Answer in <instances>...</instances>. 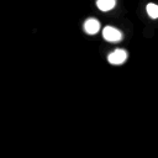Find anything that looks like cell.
<instances>
[{"label": "cell", "mask_w": 158, "mask_h": 158, "mask_svg": "<svg viewBox=\"0 0 158 158\" xmlns=\"http://www.w3.org/2000/svg\"><path fill=\"white\" fill-rule=\"evenodd\" d=\"M115 5H116V0H98L96 1V6L101 11H109L114 9Z\"/></svg>", "instance_id": "cell-4"}, {"label": "cell", "mask_w": 158, "mask_h": 158, "mask_svg": "<svg viewBox=\"0 0 158 158\" xmlns=\"http://www.w3.org/2000/svg\"><path fill=\"white\" fill-rule=\"evenodd\" d=\"M102 37L109 42H118L122 38V33L115 27L106 26L102 30Z\"/></svg>", "instance_id": "cell-1"}, {"label": "cell", "mask_w": 158, "mask_h": 158, "mask_svg": "<svg viewBox=\"0 0 158 158\" xmlns=\"http://www.w3.org/2000/svg\"><path fill=\"white\" fill-rule=\"evenodd\" d=\"M100 30V23L96 19H88L84 23V31L88 35H95Z\"/></svg>", "instance_id": "cell-3"}, {"label": "cell", "mask_w": 158, "mask_h": 158, "mask_svg": "<svg viewBox=\"0 0 158 158\" xmlns=\"http://www.w3.org/2000/svg\"><path fill=\"white\" fill-rule=\"evenodd\" d=\"M146 10H147V14H148L152 19H158V5L151 2V4L147 5Z\"/></svg>", "instance_id": "cell-5"}, {"label": "cell", "mask_w": 158, "mask_h": 158, "mask_svg": "<svg viewBox=\"0 0 158 158\" xmlns=\"http://www.w3.org/2000/svg\"><path fill=\"white\" fill-rule=\"evenodd\" d=\"M126 58H127V53L123 49H116V51H114L112 53L109 54L107 59H109V62L111 64L118 65V64H122L126 60Z\"/></svg>", "instance_id": "cell-2"}]
</instances>
